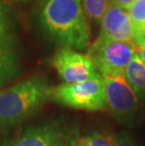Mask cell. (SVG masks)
<instances>
[{
	"label": "cell",
	"instance_id": "obj_1",
	"mask_svg": "<svg viewBox=\"0 0 145 146\" xmlns=\"http://www.w3.org/2000/svg\"><path fill=\"white\" fill-rule=\"evenodd\" d=\"M40 26L55 42L78 51L89 48V29L81 0H44Z\"/></svg>",
	"mask_w": 145,
	"mask_h": 146
},
{
	"label": "cell",
	"instance_id": "obj_2",
	"mask_svg": "<svg viewBox=\"0 0 145 146\" xmlns=\"http://www.w3.org/2000/svg\"><path fill=\"white\" fill-rule=\"evenodd\" d=\"M54 89L45 77L37 74L0 91V128L22 123L48 100Z\"/></svg>",
	"mask_w": 145,
	"mask_h": 146
},
{
	"label": "cell",
	"instance_id": "obj_3",
	"mask_svg": "<svg viewBox=\"0 0 145 146\" xmlns=\"http://www.w3.org/2000/svg\"><path fill=\"white\" fill-rule=\"evenodd\" d=\"M77 142L75 126L60 119L26 127L0 146H75Z\"/></svg>",
	"mask_w": 145,
	"mask_h": 146
},
{
	"label": "cell",
	"instance_id": "obj_4",
	"mask_svg": "<svg viewBox=\"0 0 145 146\" xmlns=\"http://www.w3.org/2000/svg\"><path fill=\"white\" fill-rule=\"evenodd\" d=\"M52 99L76 110L96 111L107 108L103 76L73 84L62 83L54 89Z\"/></svg>",
	"mask_w": 145,
	"mask_h": 146
},
{
	"label": "cell",
	"instance_id": "obj_5",
	"mask_svg": "<svg viewBox=\"0 0 145 146\" xmlns=\"http://www.w3.org/2000/svg\"><path fill=\"white\" fill-rule=\"evenodd\" d=\"M134 42H112L95 40L88 56L103 76H124L128 64L138 54Z\"/></svg>",
	"mask_w": 145,
	"mask_h": 146
},
{
	"label": "cell",
	"instance_id": "obj_6",
	"mask_svg": "<svg viewBox=\"0 0 145 146\" xmlns=\"http://www.w3.org/2000/svg\"><path fill=\"white\" fill-rule=\"evenodd\" d=\"M107 105L113 116L122 123L134 122L138 112V99L124 76H103Z\"/></svg>",
	"mask_w": 145,
	"mask_h": 146
},
{
	"label": "cell",
	"instance_id": "obj_7",
	"mask_svg": "<svg viewBox=\"0 0 145 146\" xmlns=\"http://www.w3.org/2000/svg\"><path fill=\"white\" fill-rule=\"evenodd\" d=\"M52 64L64 83L73 84L102 77L88 55L68 47L58 49Z\"/></svg>",
	"mask_w": 145,
	"mask_h": 146
},
{
	"label": "cell",
	"instance_id": "obj_8",
	"mask_svg": "<svg viewBox=\"0 0 145 146\" xmlns=\"http://www.w3.org/2000/svg\"><path fill=\"white\" fill-rule=\"evenodd\" d=\"M134 27L127 10L109 3L101 20L97 40L112 42H133Z\"/></svg>",
	"mask_w": 145,
	"mask_h": 146
},
{
	"label": "cell",
	"instance_id": "obj_9",
	"mask_svg": "<svg viewBox=\"0 0 145 146\" xmlns=\"http://www.w3.org/2000/svg\"><path fill=\"white\" fill-rule=\"evenodd\" d=\"M20 57L16 39L0 43V88L20 73Z\"/></svg>",
	"mask_w": 145,
	"mask_h": 146
},
{
	"label": "cell",
	"instance_id": "obj_10",
	"mask_svg": "<svg viewBox=\"0 0 145 146\" xmlns=\"http://www.w3.org/2000/svg\"><path fill=\"white\" fill-rule=\"evenodd\" d=\"M124 76L138 97L145 101V64L138 55L128 64Z\"/></svg>",
	"mask_w": 145,
	"mask_h": 146
},
{
	"label": "cell",
	"instance_id": "obj_11",
	"mask_svg": "<svg viewBox=\"0 0 145 146\" xmlns=\"http://www.w3.org/2000/svg\"><path fill=\"white\" fill-rule=\"evenodd\" d=\"M77 146H133L130 137L126 134L110 135L93 132L79 139Z\"/></svg>",
	"mask_w": 145,
	"mask_h": 146
},
{
	"label": "cell",
	"instance_id": "obj_12",
	"mask_svg": "<svg viewBox=\"0 0 145 146\" xmlns=\"http://www.w3.org/2000/svg\"><path fill=\"white\" fill-rule=\"evenodd\" d=\"M15 14L10 4L0 0V43L15 40Z\"/></svg>",
	"mask_w": 145,
	"mask_h": 146
},
{
	"label": "cell",
	"instance_id": "obj_13",
	"mask_svg": "<svg viewBox=\"0 0 145 146\" xmlns=\"http://www.w3.org/2000/svg\"><path fill=\"white\" fill-rule=\"evenodd\" d=\"M86 16L95 22H101L109 3L107 0H82Z\"/></svg>",
	"mask_w": 145,
	"mask_h": 146
},
{
	"label": "cell",
	"instance_id": "obj_14",
	"mask_svg": "<svg viewBox=\"0 0 145 146\" xmlns=\"http://www.w3.org/2000/svg\"><path fill=\"white\" fill-rule=\"evenodd\" d=\"M127 11L134 30L145 27V0H134Z\"/></svg>",
	"mask_w": 145,
	"mask_h": 146
},
{
	"label": "cell",
	"instance_id": "obj_15",
	"mask_svg": "<svg viewBox=\"0 0 145 146\" xmlns=\"http://www.w3.org/2000/svg\"><path fill=\"white\" fill-rule=\"evenodd\" d=\"M133 42L138 48L145 44V27L142 29L134 30Z\"/></svg>",
	"mask_w": 145,
	"mask_h": 146
},
{
	"label": "cell",
	"instance_id": "obj_16",
	"mask_svg": "<svg viewBox=\"0 0 145 146\" xmlns=\"http://www.w3.org/2000/svg\"><path fill=\"white\" fill-rule=\"evenodd\" d=\"M133 2H134V0H112V1L109 3L115 4L117 6H119L120 8L124 9V10H128L129 7L132 5Z\"/></svg>",
	"mask_w": 145,
	"mask_h": 146
},
{
	"label": "cell",
	"instance_id": "obj_17",
	"mask_svg": "<svg viewBox=\"0 0 145 146\" xmlns=\"http://www.w3.org/2000/svg\"><path fill=\"white\" fill-rule=\"evenodd\" d=\"M138 57L140 58L141 60L143 61L144 64H145V44L140 46V48H138Z\"/></svg>",
	"mask_w": 145,
	"mask_h": 146
},
{
	"label": "cell",
	"instance_id": "obj_18",
	"mask_svg": "<svg viewBox=\"0 0 145 146\" xmlns=\"http://www.w3.org/2000/svg\"><path fill=\"white\" fill-rule=\"evenodd\" d=\"M4 1L8 4H26L31 0H4Z\"/></svg>",
	"mask_w": 145,
	"mask_h": 146
},
{
	"label": "cell",
	"instance_id": "obj_19",
	"mask_svg": "<svg viewBox=\"0 0 145 146\" xmlns=\"http://www.w3.org/2000/svg\"><path fill=\"white\" fill-rule=\"evenodd\" d=\"M111 1H112V0H107V2H109H109H111Z\"/></svg>",
	"mask_w": 145,
	"mask_h": 146
}]
</instances>
